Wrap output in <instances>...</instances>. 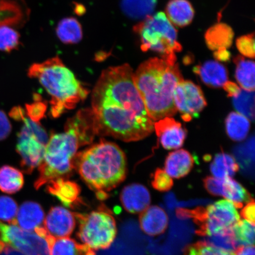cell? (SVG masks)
I'll return each mask as SVG.
<instances>
[{
    "label": "cell",
    "mask_w": 255,
    "mask_h": 255,
    "mask_svg": "<svg viewBox=\"0 0 255 255\" xmlns=\"http://www.w3.org/2000/svg\"><path fill=\"white\" fill-rule=\"evenodd\" d=\"M56 34L63 43H78L83 37L82 25L74 17L63 18L57 25Z\"/></svg>",
    "instance_id": "obj_28"
},
{
    "label": "cell",
    "mask_w": 255,
    "mask_h": 255,
    "mask_svg": "<svg viewBox=\"0 0 255 255\" xmlns=\"http://www.w3.org/2000/svg\"><path fill=\"white\" fill-rule=\"evenodd\" d=\"M18 206L15 201L8 196H0V221L17 225Z\"/></svg>",
    "instance_id": "obj_35"
},
{
    "label": "cell",
    "mask_w": 255,
    "mask_h": 255,
    "mask_svg": "<svg viewBox=\"0 0 255 255\" xmlns=\"http://www.w3.org/2000/svg\"><path fill=\"white\" fill-rule=\"evenodd\" d=\"M75 168L98 198L108 197V193L126 179L127 162L125 153L116 143L101 141L77 153Z\"/></svg>",
    "instance_id": "obj_4"
},
{
    "label": "cell",
    "mask_w": 255,
    "mask_h": 255,
    "mask_svg": "<svg viewBox=\"0 0 255 255\" xmlns=\"http://www.w3.org/2000/svg\"><path fill=\"white\" fill-rule=\"evenodd\" d=\"M28 75L37 79L50 96V114L55 119L74 109L89 94L88 89L57 56L33 64L28 69Z\"/></svg>",
    "instance_id": "obj_5"
},
{
    "label": "cell",
    "mask_w": 255,
    "mask_h": 255,
    "mask_svg": "<svg viewBox=\"0 0 255 255\" xmlns=\"http://www.w3.org/2000/svg\"><path fill=\"white\" fill-rule=\"evenodd\" d=\"M120 200L126 211L136 214L144 211L150 205L151 196L147 188L142 184L133 183L124 188Z\"/></svg>",
    "instance_id": "obj_17"
},
{
    "label": "cell",
    "mask_w": 255,
    "mask_h": 255,
    "mask_svg": "<svg viewBox=\"0 0 255 255\" xmlns=\"http://www.w3.org/2000/svg\"><path fill=\"white\" fill-rule=\"evenodd\" d=\"M44 212L39 203L28 201L18 210L17 225L24 230L33 231L44 222Z\"/></svg>",
    "instance_id": "obj_22"
},
{
    "label": "cell",
    "mask_w": 255,
    "mask_h": 255,
    "mask_svg": "<svg viewBox=\"0 0 255 255\" xmlns=\"http://www.w3.org/2000/svg\"><path fill=\"white\" fill-rule=\"evenodd\" d=\"M226 129L229 138L235 141H242L247 138L251 123L247 117L239 113L229 114L226 120Z\"/></svg>",
    "instance_id": "obj_27"
},
{
    "label": "cell",
    "mask_w": 255,
    "mask_h": 255,
    "mask_svg": "<svg viewBox=\"0 0 255 255\" xmlns=\"http://www.w3.org/2000/svg\"><path fill=\"white\" fill-rule=\"evenodd\" d=\"M20 121L23 126L18 133L16 151L21 157L22 171L31 174L42 162L49 136L39 121H35L25 114Z\"/></svg>",
    "instance_id": "obj_9"
},
{
    "label": "cell",
    "mask_w": 255,
    "mask_h": 255,
    "mask_svg": "<svg viewBox=\"0 0 255 255\" xmlns=\"http://www.w3.org/2000/svg\"><path fill=\"white\" fill-rule=\"evenodd\" d=\"M79 223L77 237L83 244L94 251L105 250L117 234L116 221L109 211L98 209L88 214L75 213Z\"/></svg>",
    "instance_id": "obj_7"
},
{
    "label": "cell",
    "mask_w": 255,
    "mask_h": 255,
    "mask_svg": "<svg viewBox=\"0 0 255 255\" xmlns=\"http://www.w3.org/2000/svg\"><path fill=\"white\" fill-rule=\"evenodd\" d=\"M233 233L239 247L254 245L255 223L247 220H240L234 227Z\"/></svg>",
    "instance_id": "obj_32"
},
{
    "label": "cell",
    "mask_w": 255,
    "mask_h": 255,
    "mask_svg": "<svg viewBox=\"0 0 255 255\" xmlns=\"http://www.w3.org/2000/svg\"><path fill=\"white\" fill-rule=\"evenodd\" d=\"M237 46L239 52L244 56L254 59L255 56V33L239 37L237 40Z\"/></svg>",
    "instance_id": "obj_37"
},
{
    "label": "cell",
    "mask_w": 255,
    "mask_h": 255,
    "mask_svg": "<svg viewBox=\"0 0 255 255\" xmlns=\"http://www.w3.org/2000/svg\"><path fill=\"white\" fill-rule=\"evenodd\" d=\"M173 184V178L162 169L157 168L152 175V186L159 191L164 192L170 190Z\"/></svg>",
    "instance_id": "obj_36"
},
{
    "label": "cell",
    "mask_w": 255,
    "mask_h": 255,
    "mask_svg": "<svg viewBox=\"0 0 255 255\" xmlns=\"http://www.w3.org/2000/svg\"><path fill=\"white\" fill-rule=\"evenodd\" d=\"M133 78L153 122L177 114L173 92L183 78L176 63L169 62L162 57L149 59L139 66Z\"/></svg>",
    "instance_id": "obj_3"
},
{
    "label": "cell",
    "mask_w": 255,
    "mask_h": 255,
    "mask_svg": "<svg viewBox=\"0 0 255 255\" xmlns=\"http://www.w3.org/2000/svg\"><path fill=\"white\" fill-rule=\"evenodd\" d=\"M232 103L238 113L252 121L255 119V91L242 89L232 97Z\"/></svg>",
    "instance_id": "obj_31"
},
{
    "label": "cell",
    "mask_w": 255,
    "mask_h": 255,
    "mask_svg": "<svg viewBox=\"0 0 255 255\" xmlns=\"http://www.w3.org/2000/svg\"><path fill=\"white\" fill-rule=\"evenodd\" d=\"M204 187L210 194L224 197L230 201L237 209L252 200L251 194L237 181L232 177L218 178L208 176L203 180Z\"/></svg>",
    "instance_id": "obj_12"
},
{
    "label": "cell",
    "mask_w": 255,
    "mask_h": 255,
    "mask_svg": "<svg viewBox=\"0 0 255 255\" xmlns=\"http://www.w3.org/2000/svg\"><path fill=\"white\" fill-rule=\"evenodd\" d=\"M156 134L162 147L175 149L183 146L187 136V130L173 118L165 117L154 123Z\"/></svg>",
    "instance_id": "obj_14"
},
{
    "label": "cell",
    "mask_w": 255,
    "mask_h": 255,
    "mask_svg": "<svg viewBox=\"0 0 255 255\" xmlns=\"http://www.w3.org/2000/svg\"><path fill=\"white\" fill-rule=\"evenodd\" d=\"M184 255H234L207 242H198L185 248Z\"/></svg>",
    "instance_id": "obj_34"
},
{
    "label": "cell",
    "mask_w": 255,
    "mask_h": 255,
    "mask_svg": "<svg viewBox=\"0 0 255 255\" xmlns=\"http://www.w3.org/2000/svg\"><path fill=\"white\" fill-rule=\"evenodd\" d=\"M49 245L50 255H95V251L69 237L55 238L47 234L42 226L35 229Z\"/></svg>",
    "instance_id": "obj_15"
},
{
    "label": "cell",
    "mask_w": 255,
    "mask_h": 255,
    "mask_svg": "<svg viewBox=\"0 0 255 255\" xmlns=\"http://www.w3.org/2000/svg\"><path fill=\"white\" fill-rule=\"evenodd\" d=\"M0 255H23L0 241Z\"/></svg>",
    "instance_id": "obj_44"
},
{
    "label": "cell",
    "mask_w": 255,
    "mask_h": 255,
    "mask_svg": "<svg viewBox=\"0 0 255 255\" xmlns=\"http://www.w3.org/2000/svg\"><path fill=\"white\" fill-rule=\"evenodd\" d=\"M157 0H122L121 7L128 17L144 20L154 12Z\"/></svg>",
    "instance_id": "obj_25"
},
{
    "label": "cell",
    "mask_w": 255,
    "mask_h": 255,
    "mask_svg": "<svg viewBox=\"0 0 255 255\" xmlns=\"http://www.w3.org/2000/svg\"><path fill=\"white\" fill-rule=\"evenodd\" d=\"M234 254V255H255L254 245L239 247Z\"/></svg>",
    "instance_id": "obj_42"
},
{
    "label": "cell",
    "mask_w": 255,
    "mask_h": 255,
    "mask_svg": "<svg viewBox=\"0 0 255 255\" xmlns=\"http://www.w3.org/2000/svg\"><path fill=\"white\" fill-rule=\"evenodd\" d=\"M20 39V34L11 27H0V50L2 52H10L17 49Z\"/></svg>",
    "instance_id": "obj_33"
},
{
    "label": "cell",
    "mask_w": 255,
    "mask_h": 255,
    "mask_svg": "<svg viewBox=\"0 0 255 255\" xmlns=\"http://www.w3.org/2000/svg\"><path fill=\"white\" fill-rule=\"evenodd\" d=\"M76 222L75 213L63 207L56 206L48 213L43 227L53 237H69L74 231Z\"/></svg>",
    "instance_id": "obj_13"
},
{
    "label": "cell",
    "mask_w": 255,
    "mask_h": 255,
    "mask_svg": "<svg viewBox=\"0 0 255 255\" xmlns=\"http://www.w3.org/2000/svg\"><path fill=\"white\" fill-rule=\"evenodd\" d=\"M95 135L93 124L84 115L76 113L67 121L65 132L53 133L48 141L35 189L39 190L53 180L71 177L75 170L79 148L90 144Z\"/></svg>",
    "instance_id": "obj_2"
},
{
    "label": "cell",
    "mask_w": 255,
    "mask_h": 255,
    "mask_svg": "<svg viewBox=\"0 0 255 255\" xmlns=\"http://www.w3.org/2000/svg\"><path fill=\"white\" fill-rule=\"evenodd\" d=\"M29 9L24 0H0V27H20L26 23Z\"/></svg>",
    "instance_id": "obj_18"
},
{
    "label": "cell",
    "mask_w": 255,
    "mask_h": 255,
    "mask_svg": "<svg viewBox=\"0 0 255 255\" xmlns=\"http://www.w3.org/2000/svg\"><path fill=\"white\" fill-rule=\"evenodd\" d=\"M234 61L236 65V79L241 88L248 91H254L255 62L242 56L236 57Z\"/></svg>",
    "instance_id": "obj_29"
},
{
    "label": "cell",
    "mask_w": 255,
    "mask_h": 255,
    "mask_svg": "<svg viewBox=\"0 0 255 255\" xmlns=\"http://www.w3.org/2000/svg\"><path fill=\"white\" fill-rule=\"evenodd\" d=\"M0 241L23 255H50L46 239L36 232L0 221Z\"/></svg>",
    "instance_id": "obj_10"
},
{
    "label": "cell",
    "mask_w": 255,
    "mask_h": 255,
    "mask_svg": "<svg viewBox=\"0 0 255 255\" xmlns=\"http://www.w3.org/2000/svg\"><path fill=\"white\" fill-rule=\"evenodd\" d=\"M48 193L56 197L64 206L75 208L83 203L81 198V187L79 185L69 180V178H59L46 184Z\"/></svg>",
    "instance_id": "obj_16"
},
{
    "label": "cell",
    "mask_w": 255,
    "mask_h": 255,
    "mask_svg": "<svg viewBox=\"0 0 255 255\" xmlns=\"http://www.w3.org/2000/svg\"><path fill=\"white\" fill-rule=\"evenodd\" d=\"M194 158L189 151L178 149L169 153L164 164V171L172 178H183L190 173L194 166Z\"/></svg>",
    "instance_id": "obj_20"
},
{
    "label": "cell",
    "mask_w": 255,
    "mask_h": 255,
    "mask_svg": "<svg viewBox=\"0 0 255 255\" xmlns=\"http://www.w3.org/2000/svg\"><path fill=\"white\" fill-rule=\"evenodd\" d=\"M193 71L199 76L204 84L209 87H223L225 83L228 81L227 69L217 61H207L202 65L196 66Z\"/></svg>",
    "instance_id": "obj_21"
},
{
    "label": "cell",
    "mask_w": 255,
    "mask_h": 255,
    "mask_svg": "<svg viewBox=\"0 0 255 255\" xmlns=\"http://www.w3.org/2000/svg\"><path fill=\"white\" fill-rule=\"evenodd\" d=\"M24 177L21 172L13 167L4 165L0 168V190L7 194H14L24 186Z\"/></svg>",
    "instance_id": "obj_30"
},
{
    "label": "cell",
    "mask_w": 255,
    "mask_h": 255,
    "mask_svg": "<svg viewBox=\"0 0 255 255\" xmlns=\"http://www.w3.org/2000/svg\"><path fill=\"white\" fill-rule=\"evenodd\" d=\"M255 202L254 199L247 203L244 208L242 209L241 215L244 219L255 223Z\"/></svg>",
    "instance_id": "obj_40"
},
{
    "label": "cell",
    "mask_w": 255,
    "mask_h": 255,
    "mask_svg": "<svg viewBox=\"0 0 255 255\" xmlns=\"http://www.w3.org/2000/svg\"><path fill=\"white\" fill-rule=\"evenodd\" d=\"M173 101L177 110L181 114V118L186 122L198 117L207 105L205 96L199 86L184 79L175 86Z\"/></svg>",
    "instance_id": "obj_11"
},
{
    "label": "cell",
    "mask_w": 255,
    "mask_h": 255,
    "mask_svg": "<svg viewBox=\"0 0 255 255\" xmlns=\"http://www.w3.org/2000/svg\"><path fill=\"white\" fill-rule=\"evenodd\" d=\"M165 13L172 24L184 27L192 22L194 9L188 0H170L165 8Z\"/></svg>",
    "instance_id": "obj_23"
},
{
    "label": "cell",
    "mask_w": 255,
    "mask_h": 255,
    "mask_svg": "<svg viewBox=\"0 0 255 255\" xmlns=\"http://www.w3.org/2000/svg\"><path fill=\"white\" fill-rule=\"evenodd\" d=\"M190 215L196 223V233L200 236L211 237L231 229L240 221L237 207L230 201L221 200L206 208H197L185 213Z\"/></svg>",
    "instance_id": "obj_8"
},
{
    "label": "cell",
    "mask_w": 255,
    "mask_h": 255,
    "mask_svg": "<svg viewBox=\"0 0 255 255\" xmlns=\"http://www.w3.org/2000/svg\"><path fill=\"white\" fill-rule=\"evenodd\" d=\"M11 131V125L7 116L0 110V141L7 138Z\"/></svg>",
    "instance_id": "obj_39"
},
{
    "label": "cell",
    "mask_w": 255,
    "mask_h": 255,
    "mask_svg": "<svg viewBox=\"0 0 255 255\" xmlns=\"http://www.w3.org/2000/svg\"><path fill=\"white\" fill-rule=\"evenodd\" d=\"M139 37L143 52L151 50L160 54L162 58L176 63L175 53L182 50L177 40V31L164 12L149 16L133 27Z\"/></svg>",
    "instance_id": "obj_6"
},
{
    "label": "cell",
    "mask_w": 255,
    "mask_h": 255,
    "mask_svg": "<svg viewBox=\"0 0 255 255\" xmlns=\"http://www.w3.org/2000/svg\"><path fill=\"white\" fill-rule=\"evenodd\" d=\"M215 58L221 62L228 61L231 58V53H229L228 49H219L216 50L214 53Z\"/></svg>",
    "instance_id": "obj_43"
},
{
    "label": "cell",
    "mask_w": 255,
    "mask_h": 255,
    "mask_svg": "<svg viewBox=\"0 0 255 255\" xmlns=\"http://www.w3.org/2000/svg\"><path fill=\"white\" fill-rule=\"evenodd\" d=\"M239 170L237 159L225 152L216 154L210 166L213 176L218 178L232 177Z\"/></svg>",
    "instance_id": "obj_26"
},
{
    "label": "cell",
    "mask_w": 255,
    "mask_h": 255,
    "mask_svg": "<svg viewBox=\"0 0 255 255\" xmlns=\"http://www.w3.org/2000/svg\"><path fill=\"white\" fill-rule=\"evenodd\" d=\"M75 12L76 14L78 15H82L85 13V8L82 5L76 4L75 6Z\"/></svg>",
    "instance_id": "obj_45"
},
{
    "label": "cell",
    "mask_w": 255,
    "mask_h": 255,
    "mask_svg": "<svg viewBox=\"0 0 255 255\" xmlns=\"http://www.w3.org/2000/svg\"><path fill=\"white\" fill-rule=\"evenodd\" d=\"M28 117L35 121H39L42 119L46 110V106L42 103H37L26 105Z\"/></svg>",
    "instance_id": "obj_38"
},
{
    "label": "cell",
    "mask_w": 255,
    "mask_h": 255,
    "mask_svg": "<svg viewBox=\"0 0 255 255\" xmlns=\"http://www.w3.org/2000/svg\"><path fill=\"white\" fill-rule=\"evenodd\" d=\"M139 220L141 230L151 237L163 234L168 227L167 213L157 206H149L141 213Z\"/></svg>",
    "instance_id": "obj_19"
},
{
    "label": "cell",
    "mask_w": 255,
    "mask_h": 255,
    "mask_svg": "<svg viewBox=\"0 0 255 255\" xmlns=\"http://www.w3.org/2000/svg\"><path fill=\"white\" fill-rule=\"evenodd\" d=\"M223 87L225 91L227 92L228 97L231 98L237 95L241 89L235 83L230 81L226 82Z\"/></svg>",
    "instance_id": "obj_41"
},
{
    "label": "cell",
    "mask_w": 255,
    "mask_h": 255,
    "mask_svg": "<svg viewBox=\"0 0 255 255\" xmlns=\"http://www.w3.org/2000/svg\"><path fill=\"white\" fill-rule=\"evenodd\" d=\"M128 64L110 67L101 73L91 96L97 135L124 142L138 141L154 130Z\"/></svg>",
    "instance_id": "obj_1"
},
{
    "label": "cell",
    "mask_w": 255,
    "mask_h": 255,
    "mask_svg": "<svg viewBox=\"0 0 255 255\" xmlns=\"http://www.w3.org/2000/svg\"><path fill=\"white\" fill-rule=\"evenodd\" d=\"M234 32L227 24L218 23L210 27L205 33L207 47L212 50L228 49L232 46Z\"/></svg>",
    "instance_id": "obj_24"
}]
</instances>
